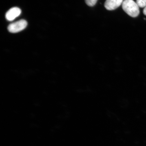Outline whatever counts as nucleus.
<instances>
[{
	"label": "nucleus",
	"instance_id": "f257e3e1",
	"mask_svg": "<svg viewBox=\"0 0 146 146\" xmlns=\"http://www.w3.org/2000/svg\"><path fill=\"white\" fill-rule=\"evenodd\" d=\"M122 5L124 11L131 17H136L139 15V7L133 0H125Z\"/></svg>",
	"mask_w": 146,
	"mask_h": 146
},
{
	"label": "nucleus",
	"instance_id": "f03ea898",
	"mask_svg": "<svg viewBox=\"0 0 146 146\" xmlns=\"http://www.w3.org/2000/svg\"><path fill=\"white\" fill-rule=\"evenodd\" d=\"M27 25V21L24 19L13 23L8 27V30L12 33H17L21 31L26 28Z\"/></svg>",
	"mask_w": 146,
	"mask_h": 146
},
{
	"label": "nucleus",
	"instance_id": "7ed1b4c3",
	"mask_svg": "<svg viewBox=\"0 0 146 146\" xmlns=\"http://www.w3.org/2000/svg\"><path fill=\"white\" fill-rule=\"evenodd\" d=\"M21 9L18 7H13L10 9L5 14V18L9 21H13L21 14Z\"/></svg>",
	"mask_w": 146,
	"mask_h": 146
},
{
	"label": "nucleus",
	"instance_id": "20e7f679",
	"mask_svg": "<svg viewBox=\"0 0 146 146\" xmlns=\"http://www.w3.org/2000/svg\"><path fill=\"white\" fill-rule=\"evenodd\" d=\"M123 0H106L104 6L107 10L112 11L115 10L122 5Z\"/></svg>",
	"mask_w": 146,
	"mask_h": 146
},
{
	"label": "nucleus",
	"instance_id": "39448f33",
	"mask_svg": "<svg viewBox=\"0 0 146 146\" xmlns=\"http://www.w3.org/2000/svg\"><path fill=\"white\" fill-rule=\"evenodd\" d=\"M137 4L140 8H144L146 7V0H136Z\"/></svg>",
	"mask_w": 146,
	"mask_h": 146
},
{
	"label": "nucleus",
	"instance_id": "423d86ee",
	"mask_svg": "<svg viewBox=\"0 0 146 146\" xmlns=\"http://www.w3.org/2000/svg\"><path fill=\"white\" fill-rule=\"evenodd\" d=\"M98 0H85L86 4L89 7H93L96 4Z\"/></svg>",
	"mask_w": 146,
	"mask_h": 146
},
{
	"label": "nucleus",
	"instance_id": "0eeeda50",
	"mask_svg": "<svg viewBox=\"0 0 146 146\" xmlns=\"http://www.w3.org/2000/svg\"><path fill=\"white\" fill-rule=\"evenodd\" d=\"M143 13L146 16V7H145V8L144 9Z\"/></svg>",
	"mask_w": 146,
	"mask_h": 146
}]
</instances>
